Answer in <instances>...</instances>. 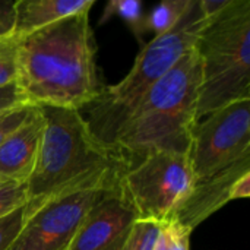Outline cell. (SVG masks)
<instances>
[{
	"label": "cell",
	"instance_id": "cell-14",
	"mask_svg": "<svg viewBox=\"0 0 250 250\" xmlns=\"http://www.w3.org/2000/svg\"><path fill=\"white\" fill-rule=\"evenodd\" d=\"M113 16L122 18L133 35L138 38L139 42H142V34L145 32L144 29V7L142 3L138 0H110L103 12V16L100 19V23H105L110 21Z\"/></svg>",
	"mask_w": 250,
	"mask_h": 250
},
{
	"label": "cell",
	"instance_id": "cell-16",
	"mask_svg": "<svg viewBox=\"0 0 250 250\" xmlns=\"http://www.w3.org/2000/svg\"><path fill=\"white\" fill-rule=\"evenodd\" d=\"M161 231V223L136 220L127 234L123 250H154Z\"/></svg>",
	"mask_w": 250,
	"mask_h": 250
},
{
	"label": "cell",
	"instance_id": "cell-18",
	"mask_svg": "<svg viewBox=\"0 0 250 250\" xmlns=\"http://www.w3.org/2000/svg\"><path fill=\"white\" fill-rule=\"evenodd\" d=\"M26 183L0 182V220L26 204Z\"/></svg>",
	"mask_w": 250,
	"mask_h": 250
},
{
	"label": "cell",
	"instance_id": "cell-3",
	"mask_svg": "<svg viewBox=\"0 0 250 250\" xmlns=\"http://www.w3.org/2000/svg\"><path fill=\"white\" fill-rule=\"evenodd\" d=\"M201 62L190 48L139 103L113 148L135 166L152 152L188 155L198 120Z\"/></svg>",
	"mask_w": 250,
	"mask_h": 250
},
{
	"label": "cell",
	"instance_id": "cell-1",
	"mask_svg": "<svg viewBox=\"0 0 250 250\" xmlns=\"http://www.w3.org/2000/svg\"><path fill=\"white\" fill-rule=\"evenodd\" d=\"M89 10L21 37L16 85L34 105L81 111L101 91Z\"/></svg>",
	"mask_w": 250,
	"mask_h": 250
},
{
	"label": "cell",
	"instance_id": "cell-11",
	"mask_svg": "<svg viewBox=\"0 0 250 250\" xmlns=\"http://www.w3.org/2000/svg\"><path fill=\"white\" fill-rule=\"evenodd\" d=\"M44 127L41 107L35 105L26 120L0 145V182H28L37 164Z\"/></svg>",
	"mask_w": 250,
	"mask_h": 250
},
{
	"label": "cell",
	"instance_id": "cell-21",
	"mask_svg": "<svg viewBox=\"0 0 250 250\" xmlns=\"http://www.w3.org/2000/svg\"><path fill=\"white\" fill-rule=\"evenodd\" d=\"M22 104H31V103L26 100V97L23 95V92L19 89L16 83L0 86V113Z\"/></svg>",
	"mask_w": 250,
	"mask_h": 250
},
{
	"label": "cell",
	"instance_id": "cell-6",
	"mask_svg": "<svg viewBox=\"0 0 250 250\" xmlns=\"http://www.w3.org/2000/svg\"><path fill=\"white\" fill-rule=\"evenodd\" d=\"M195 183L188 155L152 152L132 166L120 190L138 214V220L164 223L186 198Z\"/></svg>",
	"mask_w": 250,
	"mask_h": 250
},
{
	"label": "cell",
	"instance_id": "cell-15",
	"mask_svg": "<svg viewBox=\"0 0 250 250\" xmlns=\"http://www.w3.org/2000/svg\"><path fill=\"white\" fill-rule=\"evenodd\" d=\"M19 44L21 37L13 32L0 37V86L16 83Z\"/></svg>",
	"mask_w": 250,
	"mask_h": 250
},
{
	"label": "cell",
	"instance_id": "cell-2",
	"mask_svg": "<svg viewBox=\"0 0 250 250\" xmlns=\"http://www.w3.org/2000/svg\"><path fill=\"white\" fill-rule=\"evenodd\" d=\"M45 127L35 168L26 182L23 214L82 190H120L132 163L100 142L78 110L40 105Z\"/></svg>",
	"mask_w": 250,
	"mask_h": 250
},
{
	"label": "cell",
	"instance_id": "cell-13",
	"mask_svg": "<svg viewBox=\"0 0 250 250\" xmlns=\"http://www.w3.org/2000/svg\"><path fill=\"white\" fill-rule=\"evenodd\" d=\"M190 1L192 0H166L157 4L151 10V13L145 16V32L152 31L155 37H160L171 31L189 7Z\"/></svg>",
	"mask_w": 250,
	"mask_h": 250
},
{
	"label": "cell",
	"instance_id": "cell-12",
	"mask_svg": "<svg viewBox=\"0 0 250 250\" xmlns=\"http://www.w3.org/2000/svg\"><path fill=\"white\" fill-rule=\"evenodd\" d=\"M94 3V0H18L13 34L28 35L60 19L89 10Z\"/></svg>",
	"mask_w": 250,
	"mask_h": 250
},
{
	"label": "cell",
	"instance_id": "cell-10",
	"mask_svg": "<svg viewBox=\"0 0 250 250\" xmlns=\"http://www.w3.org/2000/svg\"><path fill=\"white\" fill-rule=\"evenodd\" d=\"M246 173H250V157L211 177L195 180L190 192L179 204L167 221H173L193 231L199 224L231 201L234 183Z\"/></svg>",
	"mask_w": 250,
	"mask_h": 250
},
{
	"label": "cell",
	"instance_id": "cell-22",
	"mask_svg": "<svg viewBox=\"0 0 250 250\" xmlns=\"http://www.w3.org/2000/svg\"><path fill=\"white\" fill-rule=\"evenodd\" d=\"M15 4L13 0H0V37L13 32Z\"/></svg>",
	"mask_w": 250,
	"mask_h": 250
},
{
	"label": "cell",
	"instance_id": "cell-17",
	"mask_svg": "<svg viewBox=\"0 0 250 250\" xmlns=\"http://www.w3.org/2000/svg\"><path fill=\"white\" fill-rule=\"evenodd\" d=\"M192 231L173 223H161V231L154 250H189Z\"/></svg>",
	"mask_w": 250,
	"mask_h": 250
},
{
	"label": "cell",
	"instance_id": "cell-7",
	"mask_svg": "<svg viewBox=\"0 0 250 250\" xmlns=\"http://www.w3.org/2000/svg\"><path fill=\"white\" fill-rule=\"evenodd\" d=\"M250 157V100L234 101L198 122L188 158L195 180L211 177Z\"/></svg>",
	"mask_w": 250,
	"mask_h": 250
},
{
	"label": "cell",
	"instance_id": "cell-8",
	"mask_svg": "<svg viewBox=\"0 0 250 250\" xmlns=\"http://www.w3.org/2000/svg\"><path fill=\"white\" fill-rule=\"evenodd\" d=\"M113 190H82L54 198L29 214L7 250H67L92 205Z\"/></svg>",
	"mask_w": 250,
	"mask_h": 250
},
{
	"label": "cell",
	"instance_id": "cell-20",
	"mask_svg": "<svg viewBox=\"0 0 250 250\" xmlns=\"http://www.w3.org/2000/svg\"><path fill=\"white\" fill-rule=\"evenodd\" d=\"M23 223V208L13 211L0 220V250H7L18 236Z\"/></svg>",
	"mask_w": 250,
	"mask_h": 250
},
{
	"label": "cell",
	"instance_id": "cell-5",
	"mask_svg": "<svg viewBox=\"0 0 250 250\" xmlns=\"http://www.w3.org/2000/svg\"><path fill=\"white\" fill-rule=\"evenodd\" d=\"M198 120L234 101L250 100V0H231L201 31Z\"/></svg>",
	"mask_w": 250,
	"mask_h": 250
},
{
	"label": "cell",
	"instance_id": "cell-9",
	"mask_svg": "<svg viewBox=\"0 0 250 250\" xmlns=\"http://www.w3.org/2000/svg\"><path fill=\"white\" fill-rule=\"evenodd\" d=\"M138 220L122 190L105 192L89 209L67 250H123Z\"/></svg>",
	"mask_w": 250,
	"mask_h": 250
},
{
	"label": "cell",
	"instance_id": "cell-24",
	"mask_svg": "<svg viewBox=\"0 0 250 250\" xmlns=\"http://www.w3.org/2000/svg\"><path fill=\"white\" fill-rule=\"evenodd\" d=\"M250 196V173L243 174L233 186L231 201L234 199H248Z\"/></svg>",
	"mask_w": 250,
	"mask_h": 250
},
{
	"label": "cell",
	"instance_id": "cell-23",
	"mask_svg": "<svg viewBox=\"0 0 250 250\" xmlns=\"http://www.w3.org/2000/svg\"><path fill=\"white\" fill-rule=\"evenodd\" d=\"M199 3L204 15L208 19H214L231 3V0H199Z\"/></svg>",
	"mask_w": 250,
	"mask_h": 250
},
{
	"label": "cell",
	"instance_id": "cell-19",
	"mask_svg": "<svg viewBox=\"0 0 250 250\" xmlns=\"http://www.w3.org/2000/svg\"><path fill=\"white\" fill-rule=\"evenodd\" d=\"M34 107V104H22L0 113V145L26 120Z\"/></svg>",
	"mask_w": 250,
	"mask_h": 250
},
{
	"label": "cell",
	"instance_id": "cell-4",
	"mask_svg": "<svg viewBox=\"0 0 250 250\" xmlns=\"http://www.w3.org/2000/svg\"><path fill=\"white\" fill-rule=\"evenodd\" d=\"M208 22L199 0H192L171 31L154 37L142 47L130 72L119 83L101 88L97 98L85 107L86 117H83L100 142L113 148L116 135L148 91L171 70L185 53L195 47Z\"/></svg>",
	"mask_w": 250,
	"mask_h": 250
}]
</instances>
